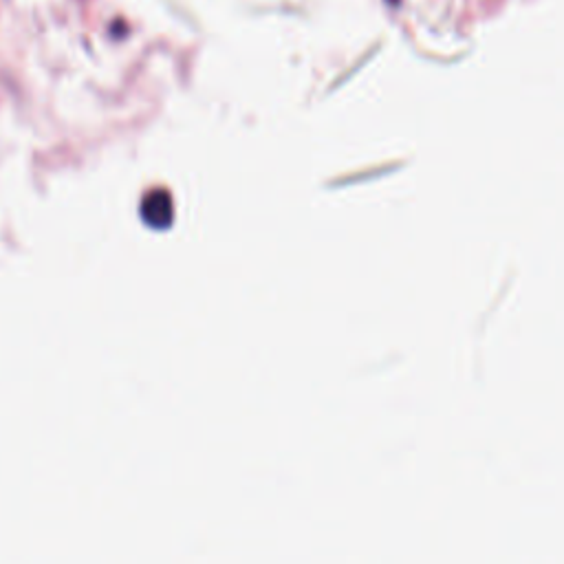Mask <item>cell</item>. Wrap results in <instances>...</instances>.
<instances>
[{"label": "cell", "mask_w": 564, "mask_h": 564, "mask_svg": "<svg viewBox=\"0 0 564 564\" xmlns=\"http://www.w3.org/2000/svg\"><path fill=\"white\" fill-rule=\"evenodd\" d=\"M141 216L148 225L164 230L172 223V199L166 190H153L141 203Z\"/></svg>", "instance_id": "obj_1"}]
</instances>
